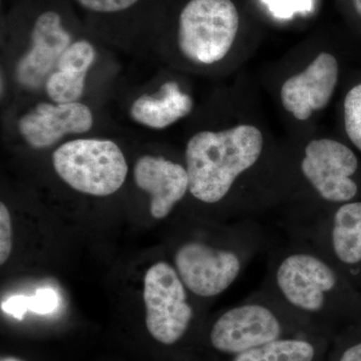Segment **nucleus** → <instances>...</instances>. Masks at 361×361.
Returning <instances> with one entry per match:
<instances>
[{
  "instance_id": "nucleus-1",
  "label": "nucleus",
  "mask_w": 361,
  "mask_h": 361,
  "mask_svg": "<svg viewBox=\"0 0 361 361\" xmlns=\"http://www.w3.org/2000/svg\"><path fill=\"white\" fill-rule=\"evenodd\" d=\"M263 148L264 137L255 126L197 133L185 154L190 193L202 203L224 200L237 180L260 160Z\"/></svg>"
},
{
  "instance_id": "nucleus-2",
  "label": "nucleus",
  "mask_w": 361,
  "mask_h": 361,
  "mask_svg": "<svg viewBox=\"0 0 361 361\" xmlns=\"http://www.w3.org/2000/svg\"><path fill=\"white\" fill-rule=\"evenodd\" d=\"M272 280L278 301L326 336L330 310L341 285L329 257L310 249H292L277 259Z\"/></svg>"
},
{
  "instance_id": "nucleus-3",
  "label": "nucleus",
  "mask_w": 361,
  "mask_h": 361,
  "mask_svg": "<svg viewBox=\"0 0 361 361\" xmlns=\"http://www.w3.org/2000/svg\"><path fill=\"white\" fill-rule=\"evenodd\" d=\"M311 331L319 332L279 301L253 299L221 314L211 327L209 341L214 350L233 358L281 337Z\"/></svg>"
},
{
  "instance_id": "nucleus-4",
  "label": "nucleus",
  "mask_w": 361,
  "mask_h": 361,
  "mask_svg": "<svg viewBox=\"0 0 361 361\" xmlns=\"http://www.w3.org/2000/svg\"><path fill=\"white\" fill-rule=\"evenodd\" d=\"M239 28L233 0H187L176 21L178 47L189 61L213 65L231 51Z\"/></svg>"
},
{
  "instance_id": "nucleus-5",
  "label": "nucleus",
  "mask_w": 361,
  "mask_h": 361,
  "mask_svg": "<svg viewBox=\"0 0 361 361\" xmlns=\"http://www.w3.org/2000/svg\"><path fill=\"white\" fill-rule=\"evenodd\" d=\"M52 164L68 186L97 197L118 191L129 172L122 149L109 140L78 139L66 142L54 151Z\"/></svg>"
},
{
  "instance_id": "nucleus-6",
  "label": "nucleus",
  "mask_w": 361,
  "mask_h": 361,
  "mask_svg": "<svg viewBox=\"0 0 361 361\" xmlns=\"http://www.w3.org/2000/svg\"><path fill=\"white\" fill-rule=\"evenodd\" d=\"M187 290L176 268L167 262L156 263L145 275L147 329L164 345L177 343L190 329L194 311Z\"/></svg>"
},
{
  "instance_id": "nucleus-7",
  "label": "nucleus",
  "mask_w": 361,
  "mask_h": 361,
  "mask_svg": "<svg viewBox=\"0 0 361 361\" xmlns=\"http://www.w3.org/2000/svg\"><path fill=\"white\" fill-rule=\"evenodd\" d=\"M249 254L189 241L176 251L175 268L188 291L210 298L222 294L238 279Z\"/></svg>"
},
{
  "instance_id": "nucleus-8",
  "label": "nucleus",
  "mask_w": 361,
  "mask_h": 361,
  "mask_svg": "<svg viewBox=\"0 0 361 361\" xmlns=\"http://www.w3.org/2000/svg\"><path fill=\"white\" fill-rule=\"evenodd\" d=\"M357 169V157L353 149L326 137L308 142L300 164L304 179L320 199L332 204L348 203L355 198L358 186L353 176Z\"/></svg>"
},
{
  "instance_id": "nucleus-9",
  "label": "nucleus",
  "mask_w": 361,
  "mask_h": 361,
  "mask_svg": "<svg viewBox=\"0 0 361 361\" xmlns=\"http://www.w3.org/2000/svg\"><path fill=\"white\" fill-rule=\"evenodd\" d=\"M32 16L30 49L16 66L18 82L28 90L39 89L73 42L65 13L56 4H44L39 11H33Z\"/></svg>"
},
{
  "instance_id": "nucleus-10",
  "label": "nucleus",
  "mask_w": 361,
  "mask_h": 361,
  "mask_svg": "<svg viewBox=\"0 0 361 361\" xmlns=\"http://www.w3.org/2000/svg\"><path fill=\"white\" fill-rule=\"evenodd\" d=\"M338 61L322 52L305 70L285 80L280 90L282 106L296 120L307 121L329 106L338 82Z\"/></svg>"
},
{
  "instance_id": "nucleus-11",
  "label": "nucleus",
  "mask_w": 361,
  "mask_h": 361,
  "mask_svg": "<svg viewBox=\"0 0 361 361\" xmlns=\"http://www.w3.org/2000/svg\"><path fill=\"white\" fill-rule=\"evenodd\" d=\"M94 125L89 106L82 103H40L18 120V130L35 149L54 146L63 135L84 134Z\"/></svg>"
},
{
  "instance_id": "nucleus-12",
  "label": "nucleus",
  "mask_w": 361,
  "mask_h": 361,
  "mask_svg": "<svg viewBox=\"0 0 361 361\" xmlns=\"http://www.w3.org/2000/svg\"><path fill=\"white\" fill-rule=\"evenodd\" d=\"M135 185L151 195L149 212L164 219L189 191L187 169L161 157L142 156L134 169Z\"/></svg>"
},
{
  "instance_id": "nucleus-13",
  "label": "nucleus",
  "mask_w": 361,
  "mask_h": 361,
  "mask_svg": "<svg viewBox=\"0 0 361 361\" xmlns=\"http://www.w3.org/2000/svg\"><path fill=\"white\" fill-rule=\"evenodd\" d=\"M193 106L192 97L170 80L161 85L158 94H144L135 99L130 113L135 122L161 130L189 115Z\"/></svg>"
},
{
  "instance_id": "nucleus-14",
  "label": "nucleus",
  "mask_w": 361,
  "mask_h": 361,
  "mask_svg": "<svg viewBox=\"0 0 361 361\" xmlns=\"http://www.w3.org/2000/svg\"><path fill=\"white\" fill-rule=\"evenodd\" d=\"M329 339L320 332L281 337L234 356L231 361H326Z\"/></svg>"
},
{
  "instance_id": "nucleus-15",
  "label": "nucleus",
  "mask_w": 361,
  "mask_h": 361,
  "mask_svg": "<svg viewBox=\"0 0 361 361\" xmlns=\"http://www.w3.org/2000/svg\"><path fill=\"white\" fill-rule=\"evenodd\" d=\"M327 245L337 262L346 266L361 262V202L341 204L332 216Z\"/></svg>"
},
{
  "instance_id": "nucleus-16",
  "label": "nucleus",
  "mask_w": 361,
  "mask_h": 361,
  "mask_svg": "<svg viewBox=\"0 0 361 361\" xmlns=\"http://www.w3.org/2000/svg\"><path fill=\"white\" fill-rule=\"evenodd\" d=\"M85 77L84 71L58 66V71L47 78L45 90L54 103H75L84 94Z\"/></svg>"
},
{
  "instance_id": "nucleus-17",
  "label": "nucleus",
  "mask_w": 361,
  "mask_h": 361,
  "mask_svg": "<svg viewBox=\"0 0 361 361\" xmlns=\"http://www.w3.org/2000/svg\"><path fill=\"white\" fill-rule=\"evenodd\" d=\"M149 0H73L90 18L113 20L142 9Z\"/></svg>"
},
{
  "instance_id": "nucleus-18",
  "label": "nucleus",
  "mask_w": 361,
  "mask_h": 361,
  "mask_svg": "<svg viewBox=\"0 0 361 361\" xmlns=\"http://www.w3.org/2000/svg\"><path fill=\"white\" fill-rule=\"evenodd\" d=\"M343 111L346 134L361 152V84L355 85L346 94Z\"/></svg>"
},
{
  "instance_id": "nucleus-19",
  "label": "nucleus",
  "mask_w": 361,
  "mask_h": 361,
  "mask_svg": "<svg viewBox=\"0 0 361 361\" xmlns=\"http://www.w3.org/2000/svg\"><path fill=\"white\" fill-rule=\"evenodd\" d=\"M59 297L56 290L49 287L39 288L30 296V311L37 314H49L59 307Z\"/></svg>"
},
{
  "instance_id": "nucleus-20",
  "label": "nucleus",
  "mask_w": 361,
  "mask_h": 361,
  "mask_svg": "<svg viewBox=\"0 0 361 361\" xmlns=\"http://www.w3.org/2000/svg\"><path fill=\"white\" fill-rule=\"evenodd\" d=\"M13 249V225L11 213L4 203L0 204V264L8 260Z\"/></svg>"
},
{
  "instance_id": "nucleus-21",
  "label": "nucleus",
  "mask_w": 361,
  "mask_h": 361,
  "mask_svg": "<svg viewBox=\"0 0 361 361\" xmlns=\"http://www.w3.org/2000/svg\"><path fill=\"white\" fill-rule=\"evenodd\" d=\"M1 310L16 319H23L30 311V296L13 295L1 304Z\"/></svg>"
},
{
  "instance_id": "nucleus-22",
  "label": "nucleus",
  "mask_w": 361,
  "mask_h": 361,
  "mask_svg": "<svg viewBox=\"0 0 361 361\" xmlns=\"http://www.w3.org/2000/svg\"><path fill=\"white\" fill-rule=\"evenodd\" d=\"M332 361H361V341L342 348L336 353Z\"/></svg>"
},
{
  "instance_id": "nucleus-23",
  "label": "nucleus",
  "mask_w": 361,
  "mask_h": 361,
  "mask_svg": "<svg viewBox=\"0 0 361 361\" xmlns=\"http://www.w3.org/2000/svg\"><path fill=\"white\" fill-rule=\"evenodd\" d=\"M353 1L356 13H357L358 16H361V0H353Z\"/></svg>"
},
{
  "instance_id": "nucleus-24",
  "label": "nucleus",
  "mask_w": 361,
  "mask_h": 361,
  "mask_svg": "<svg viewBox=\"0 0 361 361\" xmlns=\"http://www.w3.org/2000/svg\"><path fill=\"white\" fill-rule=\"evenodd\" d=\"M0 361H25L20 360V358L16 357V356H4V357H1V360Z\"/></svg>"
}]
</instances>
